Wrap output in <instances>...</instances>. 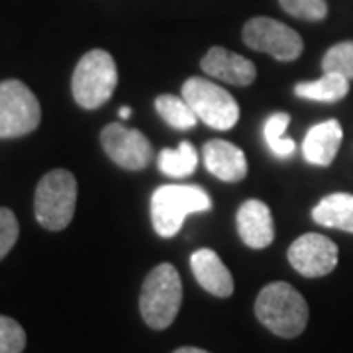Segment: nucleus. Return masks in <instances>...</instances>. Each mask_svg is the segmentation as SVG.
Wrapping results in <instances>:
<instances>
[{"instance_id":"21","label":"nucleus","mask_w":353,"mask_h":353,"mask_svg":"<svg viewBox=\"0 0 353 353\" xmlns=\"http://www.w3.org/2000/svg\"><path fill=\"white\" fill-rule=\"evenodd\" d=\"M322 71L324 73H338L343 75L347 81L353 79V39L352 41H341L332 46L324 59H322Z\"/></svg>"},{"instance_id":"20","label":"nucleus","mask_w":353,"mask_h":353,"mask_svg":"<svg viewBox=\"0 0 353 353\" xmlns=\"http://www.w3.org/2000/svg\"><path fill=\"white\" fill-rule=\"evenodd\" d=\"M290 124V116L287 112H277L267 118L263 128L265 141L269 145L271 153L279 159H287L296 152L294 139L287 136V128Z\"/></svg>"},{"instance_id":"17","label":"nucleus","mask_w":353,"mask_h":353,"mask_svg":"<svg viewBox=\"0 0 353 353\" xmlns=\"http://www.w3.org/2000/svg\"><path fill=\"white\" fill-rule=\"evenodd\" d=\"M350 92V81L338 73H324L318 81L299 83L294 87V94L306 101L338 102L345 99Z\"/></svg>"},{"instance_id":"4","label":"nucleus","mask_w":353,"mask_h":353,"mask_svg":"<svg viewBox=\"0 0 353 353\" xmlns=\"http://www.w3.org/2000/svg\"><path fill=\"white\" fill-rule=\"evenodd\" d=\"M118 85V69L114 57L104 50H92L77 63L71 88L79 106L94 110L108 101Z\"/></svg>"},{"instance_id":"12","label":"nucleus","mask_w":353,"mask_h":353,"mask_svg":"<svg viewBox=\"0 0 353 353\" xmlns=\"http://www.w3.org/2000/svg\"><path fill=\"white\" fill-rule=\"evenodd\" d=\"M238 234L241 241L253 248V250H263L273 243L275 238V226H273V214L271 208L265 202L252 199L245 201L238 210L236 216Z\"/></svg>"},{"instance_id":"10","label":"nucleus","mask_w":353,"mask_h":353,"mask_svg":"<svg viewBox=\"0 0 353 353\" xmlns=\"http://www.w3.org/2000/svg\"><path fill=\"white\" fill-rule=\"evenodd\" d=\"M338 245L322 234H304L290 243L289 263L303 277H326L338 265Z\"/></svg>"},{"instance_id":"15","label":"nucleus","mask_w":353,"mask_h":353,"mask_svg":"<svg viewBox=\"0 0 353 353\" xmlns=\"http://www.w3.org/2000/svg\"><path fill=\"white\" fill-rule=\"evenodd\" d=\"M343 130L338 120H326L308 130L303 141V155L308 163L328 167L340 152Z\"/></svg>"},{"instance_id":"19","label":"nucleus","mask_w":353,"mask_h":353,"mask_svg":"<svg viewBox=\"0 0 353 353\" xmlns=\"http://www.w3.org/2000/svg\"><path fill=\"white\" fill-rule=\"evenodd\" d=\"M155 110L165 122L175 130H192L196 126V114L183 97L175 94H161L155 99Z\"/></svg>"},{"instance_id":"25","label":"nucleus","mask_w":353,"mask_h":353,"mask_svg":"<svg viewBox=\"0 0 353 353\" xmlns=\"http://www.w3.org/2000/svg\"><path fill=\"white\" fill-rule=\"evenodd\" d=\"M173 353H208L206 350H201V347H179Z\"/></svg>"},{"instance_id":"5","label":"nucleus","mask_w":353,"mask_h":353,"mask_svg":"<svg viewBox=\"0 0 353 353\" xmlns=\"http://www.w3.org/2000/svg\"><path fill=\"white\" fill-rule=\"evenodd\" d=\"M77 206V179L71 171L55 169L41 176L34 210L41 226L51 232H59L71 224Z\"/></svg>"},{"instance_id":"3","label":"nucleus","mask_w":353,"mask_h":353,"mask_svg":"<svg viewBox=\"0 0 353 353\" xmlns=\"http://www.w3.org/2000/svg\"><path fill=\"white\" fill-rule=\"evenodd\" d=\"M212 201L196 185H163L152 196V224L161 238H173L181 232L185 218L194 212H208Z\"/></svg>"},{"instance_id":"9","label":"nucleus","mask_w":353,"mask_h":353,"mask_svg":"<svg viewBox=\"0 0 353 353\" xmlns=\"http://www.w3.org/2000/svg\"><path fill=\"white\" fill-rule=\"evenodd\" d=\"M101 143L114 163L124 167L128 171H139L148 167L153 157L150 139L136 128L108 124L102 130Z\"/></svg>"},{"instance_id":"22","label":"nucleus","mask_w":353,"mask_h":353,"mask_svg":"<svg viewBox=\"0 0 353 353\" xmlns=\"http://www.w3.org/2000/svg\"><path fill=\"white\" fill-rule=\"evenodd\" d=\"M281 8L294 18L318 22L328 16L326 0H279Z\"/></svg>"},{"instance_id":"26","label":"nucleus","mask_w":353,"mask_h":353,"mask_svg":"<svg viewBox=\"0 0 353 353\" xmlns=\"http://www.w3.org/2000/svg\"><path fill=\"white\" fill-rule=\"evenodd\" d=\"M130 116H132V108H130V106H122V108H120V118L126 120Z\"/></svg>"},{"instance_id":"11","label":"nucleus","mask_w":353,"mask_h":353,"mask_svg":"<svg viewBox=\"0 0 353 353\" xmlns=\"http://www.w3.org/2000/svg\"><path fill=\"white\" fill-rule=\"evenodd\" d=\"M202 71L212 79L236 87H248L257 77V69L248 57L232 53L226 48H212L201 61Z\"/></svg>"},{"instance_id":"24","label":"nucleus","mask_w":353,"mask_h":353,"mask_svg":"<svg viewBox=\"0 0 353 353\" xmlns=\"http://www.w3.org/2000/svg\"><path fill=\"white\" fill-rule=\"evenodd\" d=\"M20 226L10 208H0V259H4L18 240Z\"/></svg>"},{"instance_id":"14","label":"nucleus","mask_w":353,"mask_h":353,"mask_svg":"<svg viewBox=\"0 0 353 353\" xmlns=\"http://www.w3.org/2000/svg\"><path fill=\"white\" fill-rule=\"evenodd\" d=\"M190 269L202 289L218 299H228L234 292V279L218 253L212 250H196L190 255Z\"/></svg>"},{"instance_id":"18","label":"nucleus","mask_w":353,"mask_h":353,"mask_svg":"<svg viewBox=\"0 0 353 353\" xmlns=\"http://www.w3.org/2000/svg\"><path fill=\"white\" fill-rule=\"evenodd\" d=\"M157 165L163 175L181 179L194 173L199 165V155L190 141H181L176 150H161Z\"/></svg>"},{"instance_id":"13","label":"nucleus","mask_w":353,"mask_h":353,"mask_svg":"<svg viewBox=\"0 0 353 353\" xmlns=\"http://www.w3.org/2000/svg\"><path fill=\"white\" fill-rule=\"evenodd\" d=\"M206 169L220 181L238 183L248 175V159L238 145L224 139H210L202 148Z\"/></svg>"},{"instance_id":"1","label":"nucleus","mask_w":353,"mask_h":353,"mask_svg":"<svg viewBox=\"0 0 353 353\" xmlns=\"http://www.w3.org/2000/svg\"><path fill=\"white\" fill-rule=\"evenodd\" d=\"M255 316L279 338H296L308 324V304L292 285L277 281L261 289L255 301Z\"/></svg>"},{"instance_id":"6","label":"nucleus","mask_w":353,"mask_h":353,"mask_svg":"<svg viewBox=\"0 0 353 353\" xmlns=\"http://www.w3.org/2000/svg\"><path fill=\"white\" fill-rule=\"evenodd\" d=\"M183 99L196 118L214 130H232L240 120V106L226 88L202 77H190L183 85Z\"/></svg>"},{"instance_id":"16","label":"nucleus","mask_w":353,"mask_h":353,"mask_svg":"<svg viewBox=\"0 0 353 353\" xmlns=\"http://www.w3.org/2000/svg\"><path fill=\"white\" fill-rule=\"evenodd\" d=\"M316 224L353 234V194L334 192L324 196L312 210Z\"/></svg>"},{"instance_id":"7","label":"nucleus","mask_w":353,"mask_h":353,"mask_svg":"<svg viewBox=\"0 0 353 353\" xmlns=\"http://www.w3.org/2000/svg\"><path fill=\"white\" fill-rule=\"evenodd\" d=\"M36 94L20 81L0 83V138H20L39 126Z\"/></svg>"},{"instance_id":"23","label":"nucleus","mask_w":353,"mask_h":353,"mask_svg":"<svg viewBox=\"0 0 353 353\" xmlns=\"http://www.w3.org/2000/svg\"><path fill=\"white\" fill-rule=\"evenodd\" d=\"M24 347V328L12 318L0 316V353H22Z\"/></svg>"},{"instance_id":"2","label":"nucleus","mask_w":353,"mask_h":353,"mask_svg":"<svg viewBox=\"0 0 353 353\" xmlns=\"http://www.w3.org/2000/svg\"><path fill=\"white\" fill-rule=\"evenodd\" d=\"M183 303V281L171 263L157 265L145 277L139 292V312L153 330L169 328Z\"/></svg>"},{"instance_id":"8","label":"nucleus","mask_w":353,"mask_h":353,"mask_svg":"<svg viewBox=\"0 0 353 353\" xmlns=\"http://www.w3.org/2000/svg\"><path fill=\"white\" fill-rule=\"evenodd\" d=\"M241 38L248 48L269 53L279 61H294L296 57H301L304 50L303 38L299 36V32L267 16L248 20L241 30Z\"/></svg>"}]
</instances>
